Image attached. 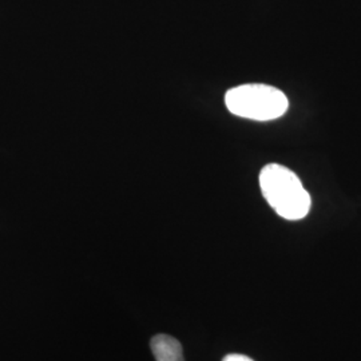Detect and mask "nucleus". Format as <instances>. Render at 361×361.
<instances>
[{"label":"nucleus","instance_id":"f257e3e1","mask_svg":"<svg viewBox=\"0 0 361 361\" xmlns=\"http://www.w3.org/2000/svg\"><path fill=\"white\" fill-rule=\"evenodd\" d=\"M259 188L280 217L297 221L310 213V193L292 170L277 164L267 165L259 173Z\"/></svg>","mask_w":361,"mask_h":361},{"label":"nucleus","instance_id":"f03ea898","mask_svg":"<svg viewBox=\"0 0 361 361\" xmlns=\"http://www.w3.org/2000/svg\"><path fill=\"white\" fill-rule=\"evenodd\" d=\"M225 104L234 116L259 122L284 116L289 107L284 92L268 85H243L226 92Z\"/></svg>","mask_w":361,"mask_h":361},{"label":"nucleus","instance_id":"7ed1b4c3","mask_svg":"<svg viewBox=\"0 0 361 361\" xmlns=\"http://www.w3.org/2000/svg\"><path fill=\"white\" fill-rule=\"evenodd\" d=\"M152 350L157 361H185L180 341L168 335H158L152 340Z\"/></svg>","mask_w":361,"mask_h":361},{"label":"nucleus","instance_id":"20e7f679","mask_svg":"<svg viewBox=\"0 0 361 361\" xmlns=\"http://www.w3.org/2000/svg\"><path fill=\"white\" fill-rule=\"evenodd\" d=\"M222 361H253L250 357H247L245 355H238V353H232L224 357Z\"/></svg>","mask_w":361,"mask_h":361}]
</instances>
